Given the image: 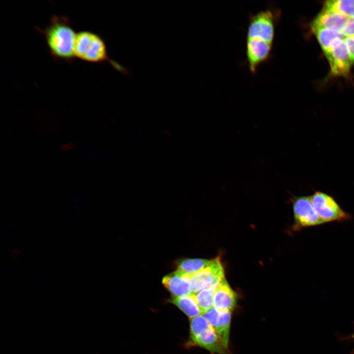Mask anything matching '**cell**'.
Instances as JSON below:
<instances>
[{
  "label": "cell",
  "instance_id": "8992f818",
  "mask_svg": "<svg viewBox=\"0 0 354 354\" xmlns=\"http://www.w3.org/2000/svg\"><path fill=\"white\" fill-rule=\"evenodd\" d=\"M290 201L293 210L294 224L293 229L295 231L324 224L316 212L310 196L292 195Z\"/></svg>",
  "mask_w": 354,
  "mask_h": 354
},
{
  "label": "cell",
  "instance_id": "4fadbf2b",
  "mask_svg": "<svg viewBox=\"0 0 354 354\" xmlns=\"http://www.w3.org/2000/svg\"><path fill=\"white\" fill-rule=\"evenodd\" d=\"M348 18L335 11L324 7L312 25L341 32Z\"/></svg>",
  "mask_w": 354,
  "mask_h": 354
},
{
  "label": "cell",
  "instance_id": "ba28073f",
  "mask_svg": "<svg viewBox=\"0 0 354 354\" xmlns=\"http://www.w3.org/2000/svg\"><path fill=\"white\" fill-rule=\"evenodd\" d=\"M272 48L273 44L259 38H246V59L251 74H256L259 67L271 58Z\"/></svg>",
  "mask_w": 354,
  "mask_h": 354
},
{
  "label": "cell",
  "instance_id": "30bf717a",
  "mask_svg": "<svg viewBox=\"0 0 354 354\" xmlns=\"http://www.w3.org/2000/svg\"><path fill=\"white\" fill-rule=\"evenodd\" d=\"M232 312L220 311L214 308L204 313L209 324L214 328L224 348L228 350L229 343Z\"/></svg>",
  "mask_w": 354,
  "mask_h": 354
},
{
  "label": "cell",
  "instance_id": "3957f363",
  "mask_svg": "<svg viewBox=\"0 0 354 354\" xmlns=\"http://www.w3.org/2000/svg\"><path fill=\"white\" fill-rule=\"evenodd\" d=\"M187 344V346H199L212 354H228L214 328L201 315L191 319Z\"/></svg>",
  "mask_w": 354,
  "mask_h": 354
},
{
  "label": "cell",
  "instance_id": "6da1fadb",
  "mask_svg": "<svg viewBox=\"0 0 354 354\" xmlns=\"http://www.w3.org/2000/svg\"><path fill=\"white\" fill-rule=\"evenodd\" d=\"M44 36L51 55L67 62L73 60L77 33L66 16H52L44 29L37 28Z\"/></svg>",
  "mask_w": 354,
  "mask_h": 354
},
{
  "label": "cell",
  "instance_id": "9a60e30c",
  "mask_svg": "<svg viewBox=\"0 0 354 354\" xmlns=\"http://www.w3.org/2000/svg\"><path fill=\"white\" fill-rule=\"evenodd\" d=\"M177 306L189 318L192 319L202 314L194 294L172 297L170 301Z\"/></svg>",
  "mask_w": 354,
  "mask_h": 354
},
{
  "label": "cell",
  "instance_id": "e0dca14e",
  "mask_svg": "<svg viewBox=\"0 0 354 354\" xmlns=\"http://www.w3.org/2000/svg\"><path fill=\"white\" fill-rule=\"evenodd\" d=\"M324 7L338 12L348 18H354V0L326 1Z\"/></svg>",
  "mask_w": 354,
  "mask_h": 354
},
{
  "label": "cell",
  "instance_id": "52a82bcc",
  "mask_svg": "<svg viewBox=\"0 0 354 354\" xmlns=\"http://www.w3.org/2000/svg\"><path fill=\"white\" fill-rule=\"evenodd\" d=\"M224 279V268L218 257L210 261L207 266L191 276V293L195 295L206 288H211L215 291Z\"/></svg>",
  "mask_w": 354,
  "mask_h": 354
},
{
  "label": "cell",
  "instance_id": "277c9868",
  "mask_svg": "<svg viewBox=\"0 0 354 354\" xmlns=\"http://www.w3.org/2000/svg\"><path fill=\"white\" fill-rule=\"evenodd\" d=\"M281 16V10L273 7L250 14L246 38H257L273 44Z\"/></svg>",
  "mask_w": 354,
  "mask_h": 354
},
{
  "label": "cell",
  "instance_id": "7c38bea8",
  "mask_svg": "<svg viewBox=\"0 0 354 354\" xmlns=\"http://www.w3.org/2000/svg\"><path fill=\"white\" fill-rule=\"evenodd\" d=\"M236 302V293L224 279L214 291V308L220 311L232 312L235 308Z\"/></svg>",
  "mask_w": 354,
  "mask_h": 354
},
{
  "label": "cell",
  "instance_id": "ac0fdd59",
  "mask_svg": "<svg viewBox=\"0 0 354 354\" xmlns=\"http://www.w3.org/2000/svg\"><path fill=\"white\" fill-rule=\"evenodd\" d=\"M214 291L211 288H206L196 294L197 302L203 314L212 308Z\"/></svg>",
  "mask_w": 354,
  "mask_h": 354
},
{
  "label": "cell",
  "instance_id": "7a4b0ae2",
  "mask_svg": "<svg viewBox=\"0 0 354 354\" xmlns=\"http://www.w3.org/2000/svg\"><path fill=\"white\" fill-rule=\"evenodd\" d=\"M74 55L75 57L88 62H108L124 75L129 76L131 74L126 67L110 58L105 40L95 32L83 30L77 33Z\"/></svg>",
  "mask_w": 354,
  "mask_h": 354
},
{
  "label": "cell",
  "instance_id": "ffe728a7",
  "mask_svg": "<svg viewBox=\"0 0 354 354\" xmlns=\"http://www.w3.org/2000/svg\"><path fill=\"white\" fill-rule=\"evenodd\" d=\"M344 42L349 54L351 59L354 63V36L346 37L345 38Z\"/></svg>",
  "mask_w": 354,
  "mask_h": 354
},
{
  "label": "cell",
  "instance_id": "d6986e66",
  "mask_svg": "<svg viewBox=\"0 0 354 354\" xmlns=\"http://www.w3.org/2000/svg\"><path fill=\"white\" fill-rule=\"evenodd\" d=\"M341 33L345 37L354 36V18H348Z\"/></svg>",
  "mask_w": 354,
  "mask_h": 354
},
{
  "label": "cell",
  "instance_id": "5bb4252c",
  "mask_svg": "<svg viewBox=\"0 0 354 354\" xmlns=\"http://www.w3.org/2000/svg\"><path fill=\"white\" fill-rule=\"evenodd\" d=\"M311 28L324 54L345 38L340 32L313 25Z\"/></svg>",
  "mask_w": 354,
  "mask_h": 354
},
{
  "label": "cell",
  "instance_id": "2e32d148",
  "mask_svg": "<svg viewBox=\"0 0 354 354\" xmlns=\"http://www.w3.org/2000/svg\"><path fill=\"white\" fill-rule=\"evenodd\" d=\"M210 261L202 259H188L179 261L177 270L184 274L193 275L209 264Z\"/></svg>",
  "mask_w": 354,
  "mask_h": 354
},
{
  "label": "cell",
  "instance_id": "44dd1931",
  "mask_svg": "<svg viewBox=\"0 0 354 354\" xmlns=\"http://www.w3.org/2000/svg\"><path fill=\"white\" fill-rule=\"evenodd\" d=\"M351 338L354 340V332L352 334Z\"/></svg>",
  "mask_w": 354,
  "mask_h": 354
},
{
  "label": "cell",
  "instance_id": "8fae6325",
  "mask_svg": "<svg viewBox=\"0 0 354 354\" xmlns=\"http://www.w3.org/2000/svg\"><path fill=\"white\" fill-rule=\"evenodd\" d=\"M191 276L176 270L165 276L162 283L173 297L182 296L192 294L190 289Z\"/></svg>",
  "mask_w": 354,
  "mask_h": 354
},
{
  "label": "cell",
  "instance_id": "9c48e42d",
  "mask_svg": "<svg viewBox=\"0 0 354 354\" xmlns=\"http://www.w3.org/2000/svg\"><path fill=\"white\" fill-rule=\"evenodd\" d=\"M329 62L330 72L334 76H346L353 64L344 40L336 44L325 54Z\"/></svg>",
  "mask_w": 354,
  "mask_h": 354
},
{
  "label": "cell",
  "instance_id": "5b68a950",
  "mask_svg": "<svg viewBox=\"0 0 354 354\" xmlns=\"http://www.w3.org/2000/svg\"><path fill=\"white\" fill-rule=\"evenodd\" d=\"M310 196L316 212L324 223L352 219L351 215L344 211L331 195L321 191H314Z\"/></svg>",
  "mask_w": 354,
  "mask_h": 354
}]
</instances>
